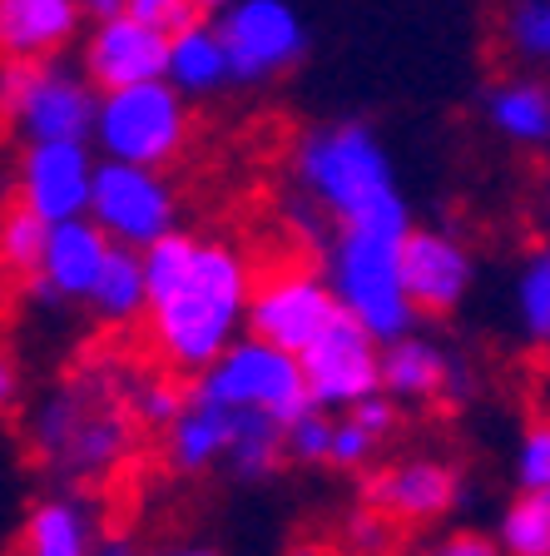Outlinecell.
<instances>
[{"label":"cell","mask_w":550,"mask_h":556,"mask_svg":"<svg viewBox=\"0 0 550 556\" xmlns=\"http://www.w3.org/2000/svg\"><path fill=\"white\" fill-rule=\"evenodd\" d=\"M150 274V343L179 378H204L239 338H248L253 264L223 239L179 229L144 254Z\"/></svg>","instance_id":"obj_1"},{"label":"cell","mask_w":550,"mask_h":556,"mask_svg":"<svg viewBox=\"0 0 550 556\" xmlns=\"http://www.w3.org/2000/svg\"><path fill=\"white\" fill-rule=\"evenodd\" d=\"M412 208L401 194L362 208L357 219L337 224L328 243V283L343 313H353L382 348L417 333V308L401 289V243L412 233Z\"/></svg>","instance_id":"obj_2"},{"label":"cell","mask_w":550,"mask_h":556,"mask_svg":"<svg viewBox=\"0 0 550 556\" xmlns=\"http://www.w3.org/2000/svg\"><path fill=\"white\" fill-rule=\"evenodd\" d=\"M135 407L110 397L104 382L69 378L30 407V447L69 482H100L135 452Z\"/></svg>","instance_id":"obj_3"},{"label":"cell","mask_w":550,"mask_h":556,"mask_svg":"<svg viewBox=\"0 0 550 556\" xmlns=\"http://www.w3.org/2000/svg\"><path fill=\"white\" fill-rule=\"evenodd\" d=\"M293 174H298L303 194L318 208H328L337 224L357 219L362 208L397 194L387 144H382L378 129H367L362 119L312 125L308 135L298 139V150H293Z\"/></svg>","instance_id":"obj_4"},{"label":"cell","mask_w":550,"mask_h":556,"mask_svg":"<svg viewBox=\"0 0 550 556\" xmlns=\"http://www.w3.org/2000/svg\"><path fill=\"white\" fill-rule=\"evenodd\" d=\"M194 135V110L174 90L169 80L135 85L119 94H100V115H94V154L104 164H129V169L164 174Z\"/></svg>","instance_id":"obj_5"},{"label":"cell","mask_w":550,"mask_h":556,"mask_svg":"<svg viewBox=\"0 0 550 556\" xmlns=\"http://www.w3.org/2000/svg\"><path fill=\"white\" fill-rule=\"evenodd\" d=\"M189 393H194V403L268 417L278 428H293L298 417L312 413L303 363L273 343H258V338H239L204 378L189 382Z\"/></svg>","instance_id":"obj_6"},{"label":"cell","mask_w":550,"mask_h":556,"mask_svg":"<svg viewBox=\"0 0 550 556\" xmlns=\"http://www.w3.org/2000/svg\"><path fill=\"white\" fill-rule=\"evenodd\" d=\"M0 115L30 144H90L100 94L80 70L0 65Z\"/></svg>","instance_id":"obj_7"},{"label":"cell","mask_w":550,"mask_h":556,"mask_svg":"<svg viewBox=\"0 0 550 556\" xmlns=\"http://www.w3.org/2000/svg\"><path fill=\"white\" fill-rule=\"evenodd\" d=\"M90 224L129 254H150L154 243L179 233V194L164 174L129 169V164H104L94 174Z\"/></svg>","instance_id":"obj_8"},{"label":"cell","mask_w":550,"mask_h":556,"mask_svg":"<svg viewBox=\"0 0 550 556\" xmlns=\"http://www.w3.org/2000/svg\"><path fill=\"white\" fill-rule=\"evenodd\" d=\"M343 313L333 283L318 274L312 264H283L273 274H264L253 283V303H248V338L273 343L293 358H303L318 343L333 318Z\"/></svg>","instance_id":"obj_9"},{"label":"cell","mask_w":550,"mask_h":556,"mask_svg":"<svg viewBox=\"0 0 550 556\" xmlns=\"http://www.w3.org/2000/svg\"><path fill=\"white\" fill-rule=\"evenodd\" d=\"M214 25L229 46L233 85L278 80L308 55V25L287 0H233L214 11Z\"/></svg>","instance_id":"obj_10"},{"label":"cell","mask_w":550,"mask_h":556,"mask_svg":"<svg viewBox=\"0 0 550 556\" xmlns=\"http://www.w3.org/2000/svg\"><path fill=\"white\" fill-rule=\"evenodd\" d=\"M298 363L318 413H353L357 403L382 393V343L357 324L353 313H337L333 328Z\"/></svg>","instance_id":"obj_11"},{"label":"cell","mask_w":550,"mask_h":556,"mask_svg":"<svg viewBox=\"0 0 550 556\" xmlns=\"http://www.w3.org/2000/svg\"><path fill=\"white\" fill-rule=\"evenodd\" d=\"M80 75L94 85V94H119L135 85L169 80V35L139 25L119 5L115 15L90 21L80 35Z\"/></svg>","instance_id":"obj_12"},{"label":"cell","mask_w":550,"mask_h":556,"mask_svg":"<svg viewBox=\"0 0 550 556\" xmlns=\"http://www.w3.org/2000/svg\"><path fill=\"white\" fill-rule=\"evenodd\" d=\"M94 174H100L94 144H30L15 169V199L35 208L50 229L69 219H90Z\"/></svg>","instance_id":"obj_13"},{"label":"cell","mask_w":550,"mask_h":556,"mask_svg":"<svg viewBox=\"0 0 550 556\" xmlns=\"http://www.w3.org/2000/svg\"><path fill=\"white\" fill-rule=\"evenodd\" d=\"M476 283V258L471 249L447 229H412L407 243H401V289L412 299L417 318L422 313H447L461 308V299Z\"/></svg>","instance_id":"obj_14"},{"label":"cell","mask_w":550,"mask_h":556,"mask_svg":"<svg viewBox=\"0 0 550 556\" xmlns=\"http://www.w3.org/2000/svg\"><path fill=\"white\" fill-rule=\"evenodd\" d=\"M367 511H378L392 527H426L447 517L461 497V477L442 457H401L367 477Z\"/></svg>","instance_id":"obj_15"},{"label":"cell","mask_w":550,"mask_h":556,"mask_svg":"<svg viewBox=\"0 0 550 556\" xmlns=\"http://www.w3.org/2000/svg\"><path fill=\"white\" fill-rule=\"evenodd\" d=\"M115 254V243L104 239L90 219H69L50 229L46 258H40V274L25 283L35 303H90L94 283H100L104 264Z\"/></svg>","instance_id":"obj_16"},{"label":"cell","mask_w":550,"mask_h":556,"mask_svg":"<svg viewBox=\"0 0 550 556\" xmlns=\"http://www.w3.org/2000/svg\"><path fill=\"white\" fill-rule=\"evenodd\" d=\"M85 30L80 0H0V65H55Z\"/></svg>","instance_id":"obj_17"},{"label":"cell","mask_w":550,"mask_h":556,"mask_svg":"<svg viewBox=\"0 0 550 556\" xmlns=\"http://www.w3.org/2000/svg\"><path fill=\"white\" fill-rule=\"evenodd\" d=\"M382 393L392 403H442V397L461 403L471 393V378L442 343L412 333L382 348Z\"/></svg>","instance_id":"obj_18"},{"label":"cell","mask_w":550,"mask_h":556,"mask_svg":"<svg viewBox=\"0 0 550 556\" xmlns=\"http://www.w3.org/2000/svg\"><path fill=\"white\" fill-rule=\"evenodd\" d=\"M100 532H94V511L75 492L40 497L21 521L15 556H94Z\"/></svg>","instance_id":"obj_19"},{"label":"cell","mask_w":550,"mask_h":556,"mask_svg":"<svg viewBox=\"0 0 550 556\" xmlns=\"http://www.w3.org/2000/svg\"><path fill=\"white\" fill-rule=\"evenodd\" d=\"M233 413L223 407H208L194 403L189 393V413L164 432V457H169L174 472L183 477H199V472H214V467H229V452H233Z\"/></svg>","instance_id":"obj_20"},{"label":"cell","mask_w":550,"mask_h":556,"mask_svg":"<svg viewBox=\"0 0 550 556\" xmlns=\"http://www.w3.org/2000/svg\"><path fill=\"white\" fill-rule=\"evenodd\" d=\"M169 85L189 104L204 100V94H218L223 85H233V60H229V46H223L214 15L169 40Z\"/></svg>","instance_id":"obj_21"},{"label":"cell","mask_w":550,"mask_h":556,"mask_svg":"<svg viewBox=\"0 0 550 556\" xmlns=\"http://www.w3.org/2000/svg\"><path fill=\"white\" fill-rule=\"evenodd\" d=\"M486 119L501 139L521 150H546L550 144V85L536 75H506L486 90Z\"/></svg>","instance_id":"obj_22"},{"label":"cell","mask_w":550,"mask_h":556,"mask_svg":"<svg viewBox=\"0 0 550 556\" xmlns=\"http://www.w3.org/2000/svg\"><path fill=\"white\" fill-rule=\"evenodd\" d=\"M90 313L100 324L129 328L139 318H150V274H144V254H129V249H115L110 264H104L100 283L90 293Z\"/></svg>","instance_id":"obj_23"},{"label":"cell","mask_w":550,"mask_h":556,"mask_svg":"<svg viewBox=\"0 0 550 556\" xmlns=\"http://www.w3.org/2000/svg\"><path fill=\"white\" fill-rule=\"evenodd\" d=\"M233 452H229V472L239 482H264L278 467L287 463V428L268 422V417L253 413H233Z\"/></svg>","instance_id":"obj_24"},{"label":"cell","mask_w":550,"mask_h":556,"mask_svg":"<svg viewBox=\"0 0 550 556\" xmlns=\"http://www.w3.org/2000/svg\"><path fill=\"white\" fill-rule=\"evenodd\" d=\"M46 243H50V224L40 219L35 208H25L21 199H11V204L0 208V264H5L11 278L30 283V278L40 274Z\"/></svg>","instance_id":"obj_25"},{"label":"cell","mask_w":550,"mask_h":556,"mask_svg":"<svg viewBox=\"0 0 550 556\" xmlns=\"http://www.w3.org/2000/svg\"><path fill=\"white\" fill-rule=\"evenodd\" d=\"M501 556H550V492H521L496 527Z\"/></svg>","instance_id":"obj_26"},{"label":"cell","mask_w":550,"mask_h":556,"mask_svg":"<svg viewBox=\"0 0 550 556\" xmlns=\"http://www.w3.org/2000/svg\"><path fill=\"white\" fill-rule=\"evenodd\" d=\"M501 46L521 65H550V0H516V5H506Z\"/></svg>","instance_id":"obj_27"},{"label":"cell","mask_w":550,"mask_h":556,"mask_svg":"<svg viewBox=\"0 0 550 556\" xmlns=\"http://www.w3.org/2000/svg\"><path fill=\"white\" fill-rule=\"evenodd\" d=\"M516 318L526 328L530 343L550 348V243H540L536 254H526L516 278Z\"/></svg>","instance_id":"obj_28"},{"label":"cell","mask_w":550,"mask_h":556,"mask_svg":"<svg viewBox=\"0 0 550 556\" xmlns=\"http://www.w3.org/2000/svg\"><path fill=\"white\" fill-rule=\"evenodd\" d=\"M189 413V382L174 378H150L135 393V422L150 432H169L179 417Z\"/></svg>","instance_id":"obj_29"},{"label":"cell","mask_w":550,"mask_h":556,"mask_svg":"<svg viewBox=\"0 0 550 556\" xmlns=\"http://www.w3.org/2000/svg\"><path fill=\"white\" fill-rule=\"evenodd\" d=\"M125 11L135 15L139 25H150V30H159V35H179V30H189V25H199V21H208V5H194V0H125Z\"/></svg>","instance_id":"obj_30"},{"label":"cell","mask_w":550,"mask_h":556,"mask_svg":"<svg viewBox=\"0 0 550 556\" xmlns=\"http://www.w3.org/2000/svg\"><path fill=\"white\" fill-rule=\"evenodd\" d=\"M516 482H521V492H550V417H540V422H530L521 432Z\"/></svg>","instance_id":"obj_31"},{"label":"cell","mask_w":550,"mask_h":556,"mask_svg":"<svg viewBox=\"0 0 550 556\" xmlns=\"http://www.w3.org/2000/svg\"><path fill=\"white\" fill-rule=\"evenodd\" d=\"M328 452H333V417L312 407L308 417H298L287 428V463L312 467V463H328Z\"/></svg>","instance_id":"obj_32"},{"label":"cell","mask_w":550,"mask_h":556,"mask_svg":"<svg viewBox=\"0 0 550 556\" xmlns=\"http://www.w3.org/2000/svg\"><path fill=\"white\" fill-rule=\"evenodd\" d=\"M382 442L372 432H362L353 417H333V452H328V467H343V472H362L372 457H378Z\"/></svg>","instance_id":"obj_33"},{"label":"cell","mask_w":550,"mask_h":556,"mask_svg":"<svg viewBox=\"0 0 550 556\" xmlns=\"http://www.w3.org/2000/svg\"><path fill=\"white\" fill-rule=\"evenodd\" d=\"M347 417H353V422H357L362 432H372L378 442H387L392 432H397V403H392L387 393H372L367 403H357Z\"/></svg>","instance_id":"obj_34"},{"label":"cell","mask_w":550,"mask_h":556,"mask_svg":"<svg viewBox=\"0 0 550 556\" xmlns=\"http://www.w3.org/2000/svg\"><path fill=\"white\" fill-rule=\"evenodd\" d=\"M392 546V521H382L378 511H357L347 521V552H387Z\"/></svg>","instance_id":"obj_35"},{"label":"cell","mask_w":550,"mask_h":556,"mask_svg":"<svg viewBox=\"0 0 550 556\" xmlns=\"http://www.w3.org/2000/svg\"><path fill=\"white\" fill-rule=\"evenodd\" d=\"M432 556H501V546L491 536H476V532H457V536H442L432 546Z\"/></svg>","instance_id":"obj_36"},{"label":"cell","mask_w":550,"mask_h":556,"mask_svg":"<svg viewBox=\"0 0 550 556\" xmlns=\"http://www.w3.org/2000/svg\"><path fill=\"white\" fill-rule=\"evenodd\" d=\"M15 397H21V368L11 353H0V417L15 407Z\"/></svg>","instance_id":"obj_37"},{"label":"cell","mask_w":550,"mask_h":556,"mask_svg":"<svg viewBox=\"0 0 550 556\" xmlns=\"http://www.w3.org/2000/svg\"><path fill=\"white\" fill-rule=\"evenodd\" d=\"M94 556H144V552H135V542H125V536H100Z\"/></svg>","instance_id":"obj_38"},{"label":"cell","mask_w":550,"mask_h":556,"mask_svg":"<svg viewBox=\"0 0 550 556\" xmlns=\"http://www.w3.org/2000/svg\"><path fill=\"white\" fill-rule=\"evenodd\" d=\"M154 556H218L214 546H174V552H154Z\"/></svg>","instance_id":"obj_39"},{"label":"cell","mask_w":550,"mask_h":556,"mask_svg":"<svg viewBox=\"0 0 550 556\" xmlns=\"http://www.w3.org/2000/svg\"><path fill=\"white\" fill-rule=\"evenodd\" d=\"M5 289H11V274H5V264H0V303H5Z\"/></svg>","instance_id":"obj_40"},{"label":"cell","mask_w":550,"mask_h":556,"mask_svg":"<svg viewBox=\"0 0 550 556\" xmlns=\"http://www.w3.org/2000/svg\"><path fill=\"white\" fill-rule=\"evenodd\" d=\"M343 556H392V552H343Z\"/></svg>","instance_id":"obj_41"},{"label":"cell","mask_w":550,"mask_h":556,"mask_svg":"<svg viewBox=\"0 0 550 556\" xmlns=\"http://www.w3.org/2000/svg\"><path fill=\"white\" fill-rule=\"evenodd\" d=\"M546 229H550V194H546Z\"/></svg>","instance_id":"obj_42"}]
</instances>
